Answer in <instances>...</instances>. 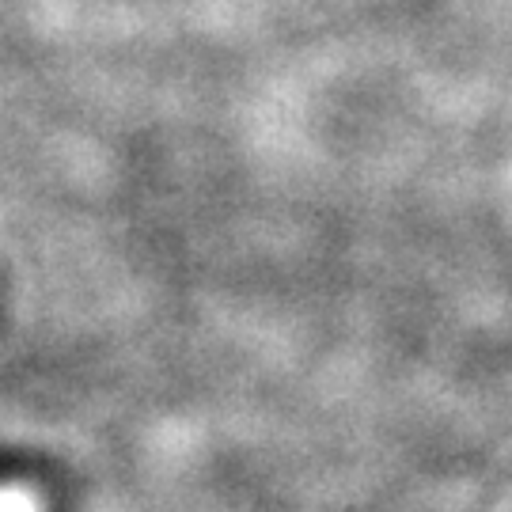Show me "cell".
I'll return each instance as SVG.
<instances>
[{
	"label": "cell",
	"instance_id": "cell-1",
	"mask_svg": "<svg viewBox=\"0 0 512 512\" xmlns=\"http://www.w3.org/2000/svg\"><path fill=\"white\" fill-rule=\"evenodd\" d=\"M0 512H31L19 497H0Z\"/></svg>",
	"mask_w": 512,
	"mask_h": 512
}]
</instances>
